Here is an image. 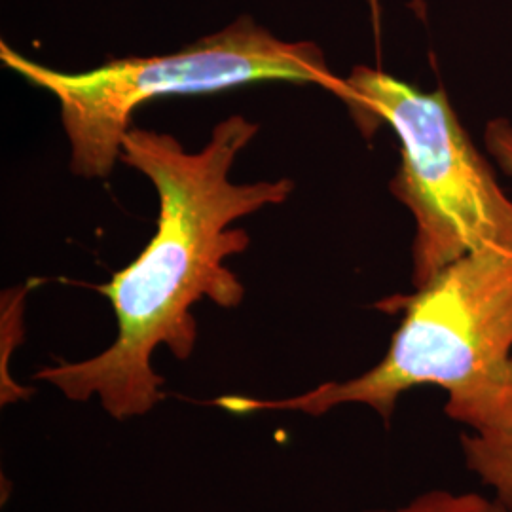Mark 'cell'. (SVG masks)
Wrapping results in <instances>:
<instances>
[{
  "label": "cell",
  "instance_id": "2",
  "mask_svg": "<svg viewBox=\"0 0 512 512\" xmlns=\"http://www.w3.org/2000/svg\"><path fill=\"white\" fill-rule=\"evenodd\" d=\"M385 306L403 310V323L384 359L365 374L296 397L224 395L209 404L232 414L308 416L365 404L389 423L403 393L433 384L448 393L446 414L478 435L512 427V251L480 247L440 270L418 293Z\"/></svg>",
  "mask_w": 512,
  "mask_h": 512
},
{
  "label": "cell",
  "instance_id": "4",
  "mask_svg": "<svg viewBox=\"0 0 512 512\" xmlns=\"http://www.w3.org/2000/svg\"><path fill=\"white\" fill-rule=\"evenodd\" d=\"M336 95L363 131L389 124L401 141L393 194L416 219L414 285L467 253L512 251V202L476 152L442 90L425 93L391 74L355 67Z\"/></svg>",
  "mask_w": 512,
  "mask_h": 512
},
{
  "label": "cell",
  "instance_id": "3",
  "mask_svg": "<svg viewBox=\"0 0 512 512\" xmlns=\"http://www.w3.org/2000/svg\"><path fill=\"white\" fill-rule=\"evenodd\" d=\"M0 59L29 84L57 97L71 143V169L84 179L109 177L122 158L133 112L152 99L274 80L315 84L334 93L342 82L317 44L281 40L249 16L179 52L110 59L88 73L44 67L6 42L0 44Z\"/></svg>",
  "mask_w": 512,
  "mask_h": 512
},
{
  "label": "cell",
  "instance_id": "5",
  "mask_svg": "<svg viewBox=\"0 0 512 512\" xmlns=\"http://www.w3.org/2000/svg\"><path fill=\"white\" fill-rule=\"evenodd\" d=\"M465 461L486 484L494 486L497 499L512 512V427L461 439Z\"/></svg>",
  "mask_w": 512,
  "mask_h": 512
},
{
  "label": "cell",
  "instance_id": "6",
  "mask_svg": "<svg viewBox=\"0 0 512 512\" xmlns=\"http://www.w3.org/2000/svg\"><path fill=\"white\" fill-rule=\"evenodd\" d=\"M365 512H509L499 499H486L476 494H450V492H429L416 497L410 505L395 511Z\"/></svg>",
  "mask_w": 512,
  "mask_h": 512
},
{
  "label": "cell",
  "instance_id": "7",
  "mask_svg": "<svg viewBox=\"0 0 512 512\" xmlns=\"http://www.w3.org/2000/svg\"><path fill=\"white\" fill-rule=\"evenodd\" d=\"M486 145L497 164L512 175V126L505 120H494L486 129Z\"/></svg>",
  "mask_w": 512,
  "mask_h": 512
},
{
  "label": "cell",
  "instance_id": "1",
  "mask_svg": "<svg viewBox=\"0 0 512 512\" xmlns=\"http://www.w3.org/2000/svg\"><path fill=\"white\" fill-rule=\"evenodd\" d=\"M256 131V124L234 114L213 129L205 148L188 154L167 133L129 129L120 160L156 186V234L137 260L99 287L116 317L114 342L90 359L44 366L35 380L74 403L97 399L118 421L145 416L164 401V378L152 368V353L165 346L179 361L190 359L198 340L192 306L202 298L220 308L243 302L245 289L224 260L243 253L251 238L228 224L293 194L291 179L230 183L228 173Z\"/></svg>",
  "mask_w": 512,
  "mask_h": 512
}]
</instances>
